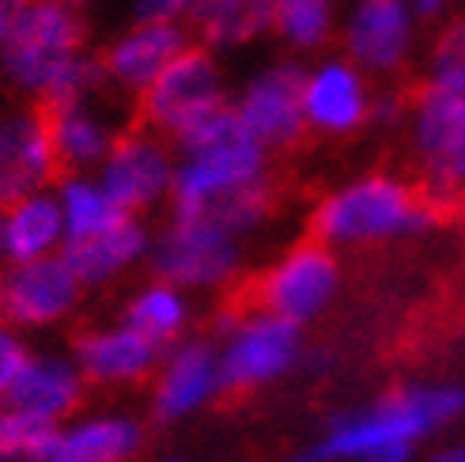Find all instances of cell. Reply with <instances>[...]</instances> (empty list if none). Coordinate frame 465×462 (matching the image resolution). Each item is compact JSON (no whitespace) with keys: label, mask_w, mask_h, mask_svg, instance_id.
<instances>
[{"label":"cell","mask_w":465,"mask_h":462,"mask_svg":"<svg viewBox=\"0 0 465 462\" xmlns=\"http://www.w3.org/2000/svg\"><path fill=\"white\" fill-rule=\"evenodd\" d=\"M299 360V326L281 315L250 311L231 326V341L220 360V387L227 395H246Z\"/></svg>","instance_id":"cell-9"},{"label":"cell","mask_w":465,"mask_h":462,"mask_svg":"<svg viewBox=\"0 0 465 462\" xmlns=\"http://www.w3.org/2000/svg\"><path fill=\"white\" fill-rule=\"evenodd\" d=\"M80 390H84V383L73 364L38 357V360L23 364V372L15 376L5 402L19 413H31V417L57 425L64 413H73L80 406Z\"/></svg>","instance_id":"cell-19"},{"label":"cell","mask_w":465,"mask_h":462,"mask_svg":"<svg viewBox=\"0 0 465 462\" xmlns=\"http://www.w3.org/2000/svg\"><path fill=\"white\" fill-rule=\"evenodd\" d=\"M303 114H307V129L314 133H330V136L356 133L363 122H371L367 73H360L348 57L322 61L303 80Z\"/></svg>","instance_id":"cell-15"},{"label":"cell","mask_w":465,"mask_h":462,"mask_svg":"<svg viewBox=\"0 0 465 462\" xmlns=\"http://www.w3.org/2000/svg\"><path fill=\"white\" fill-rule=\"evenodd\" d=\"M45 129H50V145L57 156L61 171H80L106 159L114 141L129 129H118L103 110L91 106V95L73 99V103H38Z\"/></svg>","instance_id":"cell-16"},{"label":"cell","mask_w":465,"mask_h":462,"mask_svg":"<svg viewBox=\"0 0 465 462\" xmlns=\"http://www.w3.org/2000/svg\"><path fill=\"white\" fill-rule=\"evenodd\" d=\"M371 118L382 126H401L409 118V103L398 91H382V95H371Z\"/></svg>","instance_id":"cell-32"},{"label":"cell","mask_w":465,"mask_h":462,"mask_svg":"<svg viewBox=\"0 0 465 462\" xmlns=\"http://www.w3.org/2000/svg\"><path fill=\"white\" fill-rule=\"evenodd\" d=\"M76 360L91 383H141L159 360V345L125 322L76 337Z\"/></svg>","instance_id":"cell-17"},{"label":"cell","mask_w":465,"mask_h":462,"mask_svg":"<svg viewBox=\"0 0 465 462\" xmlns=\"http://www.w3.org/2000/svg\"><path fill=\"white\" fill-rule=\"evenodd\" d=\"M171 156L144 126H129L103 159V190L122 213H141L171 190Z\"/></svg>","instance_id":"cell-11"},{"label":"cell","mask_w":465,"mask_h":462,"mask_svg":"<svg viewBox=\"0 0 465 462\" xmlns=\"http://www.w3.org/2000/svg\"><path fill=\"white\" fill-rule=\"evenodd\" d=\"M57 156L50 145V129L38 103L0 118V209L38 194L50 178H57Z\"/></svg>","instance_id":"cell-14"},{"label":"cell","mask_w":465,"mask_h":462,"mask_svg":"<svg viewBox=\"0 0 465 462\" xmlns=\"http://www.w3.org/2000/svg\"><path fill=\"white\" fill-rule=\"evenodd\" d=\"M61 213H64V236L68 239L95 236V231L129 216L114 205V197L103 186H95V182H87V178H64L61 182Z\"/></svg>","instance_id":"cell-26"},{"label":"cell","mask_w":465,"mask_h":462,"mask_svg":"<svg viewBox=\"0 0 465 462\" xmlns=\"http://www.w3.org/2000/svg\"><path fill=\"white\" fill-rule=\"evenodd\" d=\"M269 27L299 50H318L333 35V0H265Z\"/></svg>","instance_id":"cell-25"},{"label":"cell","mask_w":465,"mask_h":462,"mask_svg":"<svg viewBox=\"0 0 465 462\" xmlns=\"http://www.w3.org/2000/svg\"><path fill=\"white\" fill-rule=\"evenodd\" d=\"M409 136L420 167V190L439 213L461 205L465 175V95L443 87H420L409 103Z\"/></svg>","instance_id":"cell-5"},{"label":"cell","mask_w":465,"mask_h":462,"mask_svg":"<svg viewBox=\"0 0 465 462\" xmlns=\"http://www.w3.org/2000/svg\"><path fill=\"white\" fill-rule=\"evenodd\" d=\"M178 145L185 152V164L171 178L174 220L197 216L208 197L265 175V145L227 106L204 114L197 126L178 136Z\"/></svg>","instance_id":"cell-3"},{"label":"cell","mask_w":465,"mask_h":462,"mask_svg":"<svg viewBox=\"0 0 465 462\" xmlns=\"http://www.w3.org/2000/svg\"><path fill=\"white\" fill-rule=\"evenodd\" d=\"M439 216L420 182L401 175L375 171L348 186L333 190L318 201L311 216V236L325 246H363V243H390L405 236H420Z\"/></svg>","instance_id":"cell-2"},{"label":"cell","mask_w":465,"mask_h":462,"mask_svg":"<svg viewBox=\"0 0 465 462\" xmlns=\"http://www.w3.org/2000/svg\"><path fill=\"white\" fill-rule=\"evenodd\" d=\"M465 417V387L409 383L344 413L299 462H409L428 436Z\"/></svg>","instance_id":"cell-1"},{"label":"cell","mask_w":465,"mask_h":462,"mask_svg":"<svg viewBox=\"0 0 465 462\" xmlns=\"http://www.w3.org/2000/svg\"><path fill=\"white\" fill-rule=\"evenodd\" d=\"M61 236H64L61 201L45 194H27L23 201L8 205V213H5V258L8 262L50 258Z\"/></svg>","instance_id":"cell-23"},{"label":"cell","mask_w":465,"mask_h":462,"mask_svg":"<svg viewBox=\"0 0 465 462\" xmlns=\"http://www.w3.org/2000/svg\"><path fill=\"white\" fill-rule=\"evenodd\" d=\"M80 276L64 258L12 262L0 273V326H50L73 311Z\"/></svg>","instance_id":"cell-10"},{"label":"cell","mask_w":465,"mask_h":462,"mask_svg":"<svg viewBox=\"0 0 465 462\" xmlns=\"http://www.w3.org/2000/svg\"><path fill=\"white\" fill-rule=\"evenodd\" d=\"M35 5V0H0V50H5L8 35L15 31V23L23 19V12H27Z\"/></svg>","instance_id":"cell-33"},{"label":"cell","mask_w":465,"mask_h":462,"mask_svg":"<svg viewBox=\"0 0 465 462\" xmlns=\"http://www.w3.org/2000/svg\"><path fill=\"white\" fill-rule=\"evenodd\" d=\"M57 436L54 421L31 417V413L5 409L0 413V462H42Z\"/></svg>","instance_id":"cell-28"},{"label":"cell","mask_w":465,"mask_h":462,"mask_svg":"<svg viewBox=\"0 0 465 462\" xmlns=\"http://www.w3.org/2000/svg\"><path fill=\"white\" fill-rule=\"evenodd\" d=\"M190 15L204 31L208 42L235 45L269 27V5L265 0H193Z\"/></svg>","instance_id":"cell-24"},{"label":"cell","mask_w":465,"mask_h":462,"mask_svg":"<svg viewBox=\"0 0 465 462\" xmlns=\"http://www.w3.org/2000/svg\"><path fill=\"white\" fill-rule=\"evenodd\" d=\"M54 5H64V8H80V5H87V0H54Z\"/></svg>","instance_id":"cell-35"},{"label":"cell","mask_w":465,"mask_h":462,"mask_svg":"<svg viewBox=\"0 0 465 462\" xmlns=\"http://www.w3.org/2000/svg\"><path fill=\"white\" fill-rule=\"evenodd\" d=\"M239 266L231 231L213 220H174L155 246V273L171 285H216Z\"/></svg>","instance_id":"cell-13"},{"label":"cell","mask_w":465,"mask_h":462,"mask_svg":"<svg viewBox=\"0 0 465 462\" xmlns=\"http://www.w3.org/2000/svg\"><path fill=\"white\" fill-rule=\"evenodd\" d=\"M424 84L465 95V15L447 19L435 31L428 45V61H424Z\"/></svg>","instance_id":"cell-27"},{"label":"cell","mask_w":465,"mask_h":462,"mask_svg":"<svg viewBox=\"0 0 465 462\" xmlns=\"http://www.w3.org/2000/svg\"><path fill=\"white\" fill-rule=\"evenodd\" d=\"M420 15L409 0H356L341 23L344 57L367 76H393L416 54Z\"/></svg>","instance_id":"cell-8"},{"label":"cell","mask_w":465,"mask_h":462,"mask_svg":"<svg viewBox=\"0 0 465 462\" xmlns=\"http://www.w3.org/2000/svg\"><path fill=\"white\" fill-rule=\"evenodd\" d=\"M144 444V432L136 421L103 417L84 421L68 432H57L42 462H129Z\"/></svg>","instance_id":"cell-22"},{"label":"cell","mask_w":465,"mask_h":462,"mask_svg":"<svg viewBox=\"0 0 465 462\" xmlns=\"http://www.w3.org/2000/svg\"><path fill=\"white\" fill-rule=\"evenodd\" d=\"M0 258H5V216H0Z\"/></svg>","instance_id":"cell-36"},{"label":"cell","mask_w":465,"mask_h":462,"mask_svg":"<svg viewBox=\"0 0 465 462\" xmlns=\"http://www.w3.org/2000/svg\"><path fill=\"white\" fill-rule=\"evenodd\" d=\"M435 462H465V444H454V447H443L435 455Z\"/></svg>","instance_id":"cell-34"},{"label":"cell","mask_w":465,"mask_h":462,"mask_svg":"<svg viewBox=\"0 0 465 462\" xmlns=\"http://www.w3.org/2000/svg\"><path fill=\"white\" fill-rule=\"evenodd\" d=\"M182 322H185V307L167 285H155L129 304V326L152 337L155 345L171 341L182 330Z\"/></svg>","instance_id":"cell-29"},{"label":"cell","mask_w":465,"mask_h":462,"mask_svg":"<svg viewBox=\"0 0 465 462\" xmlns=\"http://www.w3.org/2000/svg\"><path fill=\"white\" fill-rule=\"evenodd\" d=\"M337 288H341V266L333 258V250L311 236L303 243H295L265 273H258L253 281L231 292L220 307V326H235L250 311H269L303 326V322L318 318L333 304Z\"/></svg>","instance_id":"cell-4"},{"label":"cell","mask_w":465,"mask_h":462,"mask_svg":"<svg viewBox=\"0 0 465 462\" xmlns=\"http://www.w3.org/2000/svg\"><path fill=\"white\" fill-rule=\"evenodd\" d=\"M80 50H84V27L76 19V8L54 5V0H35L15 23V31L8 35L0 54H5L8 76L42 99L84 57Z\"/></svg>","instance_id":"cell-6"},{"label":"cell","mask_w":465,"mask_h":462,"mask_svg":"<svg viewBox=\"0 0 465 462\" xmlns=\"http://www.w3.org/2000/svg\"><path fill=\"white\" fill-rule=\"evenodd\" d=\"M220 387V364L208 341H190L171 357L167 372L155 387V417L174 421L182 413L201 406Z\"/></svg>","instance_id":"cell-20"},{"label":"cell","mask_w":465,"mask_h":462,"mask_svg":"<svg viewBox=\"0 0 465 462\" xmlns=\"http://www.w3.org/2000/svg\"><path fill=\"white\" fill-rule=\"evenodd\" d=\"M27 349L19 345V337L8 330V326H0V402L8 398V390L15 383V376L23 372V364H27Z\"/></svg>","instance_id":"cell-30"},{"label":"cell","mask_w":465,"mask_h":462,"mask_svg":"<svg viewBox=\"0 0 465 462\" xmlns=\"http://www.w3.org/2000/svg\"><path fill=\"white\" fill-rule=\"evenodd\" d=\"M193 0H136L141 23H174L178 15H190Z\"/></svg>","instance_id":"cell-31"},{"label":"cell","mask_w":465,"mask_h":462,"mask_svg":"<svg viewBox=\"0 0 465 462\" xmlns=\"http://www.w3.org/2000/svg\"><path fill=\"white\" fill-rule=\"evenodd\" d=\"M148 236L144 227L136 224L133 216H122L118 224H110L95 236H84V239H68L64 243V262L73 266V273L84 281H110L118 269H125L133 258H141Z\"/></svg>","instance_id":"cell-21"},{"label":"cell","mask_w":465,"mask_h":462,"mask_svg":"<svg viewBox=\"0 0 465 462\" xmlns=\"http://www.w3.org/2000/svg\"><path fill=\"white\" fill-rule=\"evenodd\" d=\"M182 50H185V35L174 23H141L136 31L114 42L99 65L106 80L129 91H144Z\"/></svg>","instance_id":"cell-18"},{"label":"cell","mask_w":465,"mask_h":462,"mask_svg":"<svg viewBox=\"0 0 465 462\" xmlns=\"http://www.w3.org/2000/svg\"><path fill=\"white\" fill-rule=\"evenodd\" d=\"M461 205H465V175H461Z\"/></svg>","instance_id":"cell-37"},{"label":"cell","mask_w":465,"mask_h":462,"mask_svg":"<svg viewBox=\"0 0 465 462\" xmlns=\"http://www.w3.org/2000/svg\"><path fill=\"white\" fill-rule=\"evenodd\" d=\"M303 80L307 73L299 65H276L242 91L235 114L265 148H295L303 141Z\"/></svg>","instance_id":"cell-12"},{"label":"cell","mask_w":465,"mask_h":462,"mask_svg":"<svg viewBox=\"0 0 465 462\" xmlns=\"http://www.w3.org/2000/svg\"><path fill=\"white\" fill-rule=\"evenodd\" d=\"M220 103V73L204 50H185L163 68V73L144 87L136 103V126L152 133L178 136L197 126L204 114H213Z\"/></svg>","instance_id":"cell-7"}]
</instances>
